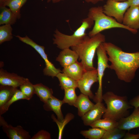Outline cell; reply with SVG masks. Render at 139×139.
<instances>
[{"label": "cell", "mask_w": 139, "mask_h": 139, "mask_svg": "<svg viewBox=\"0 0 139 139\" xmlns=\"http://www.w3.org/2000/svg\"><path fill=\"white\" fill-rule=\"evenodd\" d=\"M106 109V107L102 102H96L91 109L81 117L84 124L86 126H90L101 119Z\"/></svg>", "instance_id": "8fae6325"}, {"label": "cell", "mask_w": 139, "mask_h": 139, "mask_svg": "<svg viewBox=\"0 0 139 139\" xmlns=\"http://www.w3.org/2000/svg\"><path fill=\"white\" fill-rule=\"evenodd\" d=\"M15 36L22 42L31 46L40 55L44 60L45 65V67L43 70L44 75L54 78L56 77L58 73L62 72L60 69L56 68L49 60L47 55L45 52V47L44 46L37 44L27 35L24 37L19 35Z\"/></svg>", "instance_id": "52a82bcc"}, {"label": "cell", "mask_w": 139, "mask_h": 139, "mask_svg": "<svg viewBox=\"0 0 139 139\" xmlns=\"http://www.w3.org/2000/svg\"><path fill=\"white\" fill-rule=\"evenodd\" d=\"M117 127L122 129L129 131L139 128V107L134 108L132 113L118 121Z\"/></svg>", "instance_id": "5bb4252c"}, {"label": "cell", "mask_w": 139, "mask_h": 139, "mask_svg": "<svg viewBox=\"0 0 139 139\" xmlns=\"http://www.w3.org/2000/svg\"><path fill=\"white\" fill-rule=\"evenodd\" d=\"M0 124L9 139H31V138L29 133L22 126L18 125L14 127L9 125L1 115H0Z\"/></svg>", "instance_id": "30bf717a"}, {"label": "cell", "mask_w": 139, "mask_h": 139, "mask_svg": "<svg viewBox=\"0 0 139 139\" xmlns=\"http://www.w3.org/2000/svg\"><path fill=\"white\" fill-rule=\"evenodd\" d=\"M27 79L19 75L16 74L8 72L3 68L0 70L1 85L18 88L24 83Z\"/></svg>", "instance_id": "7c38bea8"}, {"label": "cell", "mask_w": 139, "mask_h": 139, "mask_svg": "<svg viewBox=\"0 0 139 139\" xmlns=\"http://www.w3.org/2000/svg\"><path fill=\"white\" fill-rule=\"evenodd\" d=\"M123 139H139V133L137 134L131 133L128 132L126 133L124 136L123 138Z\"/></svg>", "instance_id": "836d02e7"}, {"label": "cell", "mask_w": 139, "mask_h": 139, "mask_svg": "<svg viewBox=\"0 0 139 139\" xmlns=\"http://www.w3.org/2000/svg\"><path fill=\"white\" fill-rule=\"evenodd\" d=\"M0 25L14 24L17 19L10 8L6 6H0Z\"/></svg>", "instance_id": "44dd1931"}, {"label": "cell", "mask_w": 139, "mask_h": 139, "mask_svg": "<svg viewBox=\"0 0 139 139\" xmlns=\"http://www.w3.org/2000/svg\"><path fill=\"white\" fill-rule=\"evenodd\" d=\"M87 17L94 22L93 27L88 34L90 37L101 33L104 30L115 28L125 29L134 34L137 32V31L129 28L122 23L118 22L115 19L106 14L103 12L102 6L91 7L89 10Z\"/></svg>", "instance_id": "277c9868"}, {"label": "cell", "mask_w": 139, "mask_h": 139, "mask_svg": "<svg viewBox=\"0 0 139 139\" xmlns=\"http://www.w3.org/2000/svg\"><path fill=\"white\" fill-rule=\"evenodd\" d=\"M96 53L97 56V67L98 88L93 99L96 103L103 100L102 81L106 69L109 68L108 58L103 44H101L98 48Z\"/></svg>", "instance_id": "8992f818"}, {"label": "cell", "mask_w": 139, "mask_h": 139, "mask_svg": "<svg viewBox=\"0 0 139 139\" xmlns=\"http://www.w3.org/2000/svg\"><path fill=\"white\" fill-rule=\"evenodd\" d=\"M102 44L111 63L109 68L114 71L120 80L131 82L139 68V51L126 52L111 42Z\"/></svg>", "instance_id": "6da1fadb"}, {"label": "cell", "mask_w": 139, "mask_h": 139, "mask_svg": "<svg viewBox=\"0 0 139 139\" xmlns=\"http://www.w3.org/2000/svg\"><path fill=\"white\" fill-rule=\"evenodd\" d=\"M63 104L62 100L53 95L44 103L43 107L46 111H53L56 115L57 120L61 121L64 118L61 110L62 106Z\"/></svg>", "instance_id": "2e32d148"}, {"label": "cell", "mask_w": 139, "mask_h": 139, "mask_svg": "<svg viewBox=\"0 0 139 139\" xmlns=\"http://www.w3.org/2000/svg\"><path fill=\"white\" fill-rule=\"evenodd\" d=\"M51 118L53 121L56 123L58 127L59 133L58 138L62 139L64 127L68 123L74 118V115L71 113H68L63 119L61 121H59L56 118L54 114L51 115Z\"/></svg>", "instance_id": "4316f807"}, {"label": "cell", "mask_w": 139, "mask_h": 139, "mask_svg": "<svg viewBox=\"0 0 139 139\" xmlns=\"http://www.w3.org/2000/svg\"><path fill=\"white\" fill-rule=\"evenodd\" d=\"M75 88H70L64 90V95L62 100L64 104L67 103L70 106H74L77 96L75 92Z\"/></svg>", "instance_id": "f1b7e54d"}, {"label": "cell", "mask_w": 139, "mask_h": 139, "mask_svg": "<svg viewBox=\"0 0 139 139\" xmlns=\"http://www.w3.org/2000/svg\"><path fill=\"white\" fill-rule=\"evenodd\" d=\"M118 2H124L128 1V0H113Z\"/></svg>", "instance_id": "74e56055"}, {"label": "cell", "mask_w": 139, "mask_h": 139, "mask_svg": "<svg viewBox=\"0 0 139 139\" xmlns=\"http://www.w3.org/2000/svg\"><path fill=\"white\" fill-rule=\"evenodd\" d=\"M35 94L44 103L53 96L52 89L41 83L34 85Z\"/></svg>", "instance_id": "ffe728a7"}, {"label": "cell", "mask_w": 139, "mask_h": 139, "mask_svg": "<svg viewBox=\"0 0 139 139\" xmlns=\"http://www.w3.org/2000/svg\"><path fill=\"white\" fill-rule=\"evenodd\" d=\"M17 89L10 86L1 85L0 109L9 100Z\"/></svg>", "instance_id": "7402d4cb"}, {"label": "cell", "mask_w": 139, "mask_h": 139, "mask_svg": "<svg viewBox=\"0 0 139 139\" xmlns=\"http://www.w3.org/2000/svg\"><path fill=\"white\" fill-rule=\"evenodd\" d=\"M50 134L48 132L41 130L38 132L31 139H51Z\"/></svg>", "instance_id": "1f68e13d"}, {"label": "cell", "mask_w": 139, "mask_h": 139, "mask_svg": "<svg viewBox=\"0 0 139 139\" xmlns=\"http://www.w3.org/2000/svg\"><path fill=\"white\" fill-rule=\"evenodd\" d=\"M65 0H47V2L48 3L51 2L53 3H55Z\"/></svg>", "instance_id": "8d00e7d4"}, {"label": "cell", "mask_w": 139, "mask_h": 139, "mask_svg": "<svg viewBox=\"0 0 139 139\" xmlns=\"http://www.w3.org/2000/svg\"><path fill=\"white\" fill-rule=\"evenodd\" d=\"M92 128L88 130L81 131L80 134L86 138L101 139L106 131L98 127Z\"/></svg>", "instance_id": "d4e9b609"}, {"label": "cell", "mask_w": 139, "mask_h": 139, "mask_svg": "<svg viewBox=\"0 0 139 139\" xmlns=\"http://www.w3.org/2000/svg\"><path fill=\"white\" fill-rule=\"evenodd\" d=\"M103 100L106 105L103 118H108L118 121L129 115V110L133 107L127 97L118 95L112 91H108L102 95Z\"/></svg>", "instance_id": "3957f363"}, {"label": "cell", "mask_w": 139, "mask_h": 139, "mask_svg": "<svg viewBox=\"0 0 139 139\" xmlns=\"http://www.w3.org/2000/svg\"><path fill=\"white\" fill-rule=\"evenodd\" d=\"M106 40L105 36L101 33L91 37L87 35L81 42L71 47L77 54L86 71L96 69L93 65L95 53L99 45Z\"/></svg>", "instance_id": "7a4b0ae2"}, {"label": "cell", "mask_w": 139, "mask_h": 139, "mask_svg": "<svg viewBox=\"0 0 139 139\" xmlns=\"http://www.w3.org/2000/svg\"><path fill=\"white\" fill-rule=\"evenodd\" d=\"M27 0H3L0 1V6L9 7L17 19L21 16L20 10Z\"/></svg>", "instance_id": "d6986e66"}, {"label": "cell", "mask_w": 139, "mask_h": 139, "mask_svg": "<svg viewBox=\"0 0 139 139\" xmlns=\"http://www.w3.org/2000/svg\"><path fill=\"white\" fill-rule=\"evenodd\" d=\"M130 104L134 108L139 107V95L133 97L129 101Z\"/></svg>", "instance_id": "d6a6232c"}, {"label": "cell", "mask_w": 139, "mask_h": 139, "mask_svg": "<svg viewBox=\"0 0 139 139\" xmlns=\"http://www.w3.org/2000/svg\"><path fill=\"white\" fill-rule=\"evenodd\" d=\"M81 24L70 35L64 34L56 29L53 34V43L62 50L75 46L81 42L87 35L86 30L94 25L93 21L87 17L82 19Z\"/></svg>", "instance_id": "5b68a950"}, {"label": "cell", "mask_w": 139, "mask_h": 139, "mask_svg": "<svg viewBox=\"0 0 139 139\" xmlns=\"http://www.w3.org/2000/svg\"><path fill=\"white\" fill-rule=\"evenodd\" d=\"M118 121L108 118L100 119L92 124L91 127H97L106 131L112 130L117 127Z\"/></svg>", "instance_id": "603a6c76"}, {"label": "cell", "mask_w": 139, "mask_h": 139, "mask_svg": "<svg viewBox=\"0 0 139 139\" xmlns=\"http://www.w3.org/2000/svg\"></svg>", "instance_id": "ab89813d"}, {"label": "cell", "mask_w": 139, "mask_h": 139, "mask_svg": "<svg viewBox=\"0 0 139 139\" xmlns=\"http://www.w3.org/2000/svg\"><path fill=\"white\" fill-rule=\"evenodd\" d=\"M79 58L77 53L69 48L62 50L56 58V60L59 62L63 68L77 61Z\"/></svg>", "instance_id": "9a60e30c"}, {"label": "cell", "mask_w": 139, "mask_h": 139, "mask_svg": "<svg viewBox=\"0 0 139 139\" xmlns=\"http://www.w3.org/2000/svg\"><path fill=\"white\" fill-rule=\"evenodd\" d=\"M89 97L81 93L78 96L74 106L78 109V115L81 117L93 106L94 105Z\"/></svg>", "instance_id": "ac0fdd59"}, {"label": "cell", "mask_w": 139, "mask_h": 139, "mask_svg": "<svg viewBox=\"0 0 139 139\" xmlns=\"http://www.w3.org/2000/svg\"><path fill=\"white\" fill-rule=\"evenodd\" d=\"M86 71L82 63L77 61L63 68L62 70L66 75L77 81L81 78Z\"/></svg>", "instance_id": "e0dca14e"}, {"label": "cell", "mask_w": 139, "mask_h": 139, "mask_svg": "<svg viewBox=\"0 0 139 139\" xmlns=\"http://www.w3.org/2000/svg\"><path fill=\"white\" fill-rule=\"evenodd\" d=\"M10 24H4L0 26V44L9 41L13 38L12 28Z\"/></svg>", "instance_id": "83f0119b"}, {"label": "cell", "mask_w": 139, "mask_h": 139, "mask_svg": "<svg viewBox=\"0 0 139 139\" xmlns=\"http://www.w3.org/2000/svg\"><path fill=\"white\" fill-rule=\"evenodd\" d=\"M126 131L118 127L110 131H106L101 139L122 138L124 136L126 133Z\"/></svg>", "instance_id": "f546056e"}, {"label": "cell", "mask_w": 139, "mask_h": 139, "mask_svg": "<svg viewBox=\"0 0 139 139\" xmlns=\"http://www.w3.org/2000/svg\"><path fill=\"white\" fill-rule=\"evenodd\" d=\"M21 99L30 100L20 90L17 89L9 100L0 109V115L7 111L10 105L13 103Z\"/></svg>", "instance_id": "484cf974"}, {"label": "cell", "mask_w": 139, "mask_h": 139, "mask_svg": "<svg viewBox=\"0 0 139 139\" xmlns=\"http://www.w3.org/2000/svg\"><path fill=\"white\" fill-rule=\"evenodd\" d=\"M130 6H139V0H128Z\"/></svg>", "instance_id": "e575fe53"}, {"label": "cell", "mask_w": 139, "mask_h": 139, "mask_svg": "<svg viewBox=\"0 0 139 139\" xmlns=\"http://www.w3.org/2000/svg\"><path fill=\"white\" fill-rule=\"evenodd\" d=\"M129 28L137 31L139 29V7L131 6L124 14L122 23Z\"/></svg>", "instance_id": "4fadbf2b"}, {"label": "cell", "mask_w": 139, "mask_h": 139, "mask_svg": "<svg viewBox=\"0 0 139 139\" xmlns=\"http://www.w3.org/2000/svg\"><path fill=\"white\" fill-rule=\"evenodd\" d=\"M56 77L59 81V85L63 90L70 88L78 87L77 81L68 76L64 73H58Z\"/></svg>", "instance_id": "cb8c5ba5"}, {"label": "cell", "mask_w": 139, "mask_h": 139, "mask_svg": "<svg viewBox=\"0 0 139 139\" xmlns=\"http://www.w3.org/2000/svg\"><path fill=\"white\" fill-rule=\"evenodd\" d=\"M85 2L88 3H91L95 4L100 2H102L104 0H83Z\"/></svg>", "instance_id": "d590c367"}, {"label": "cell", "mask_w": 139, "mask_h": 139, "mask_svg": "<svg viewBox=\"0 0 139 139\" xmlns=\"http://www.w3.org/2000/svg\"><path fill=\"white\" fill-rule=\"evenodd\" d=\"M138 7H139V6H138Z\"/></svg>", "instance_id": "f35d334b"}, {"label": "cell", "mask_w": 139, "mask_h": 139, "mask_svg": "<svg viewBox=\"0 0 139 139\" xmlns=\"http://www.w3.org/2000/svg\"><path fill=\"white\" fill-rule=\"evenodd\" d=\"M130 6L128 1L118 2L107 0L102 7L103 12L106 14L114 18L117 22L122 23L125 13Z\"/></svg>", "instance_id": "ba28073f"}, {"label": "cell", "mask_w": 139, "mask_h": 139, "mask_svg": "<svg viewBox=\"0 0 139 139\" xmlns=\"http://www.w3.org/2000/svg\"><path fill=\"white\" fill-rule=\"evenodd\" d=\"M20 90L29 100L35 94L34 85L27 78L25 82L20 86Z\"/></svg>", "instance_id": "4dcf8cb0"}, {"label": "cell", "mask_w": 139, "mask_h": 139, "mask_svg": "<svg viewBox=\"0 0 139 139\" xmlns=\"http://www.w3.org/2000/svg\"><path fill=\"white\" fill-rule=\"evenodd\" d=\"M77 81V88L81 93L88 96L90 98L93 99L94 95L91 89L94 83L98 81L97 69L86 71L81 78Z\"/></svg>", "instance_id": "9c48e42d"}]
</instances>
